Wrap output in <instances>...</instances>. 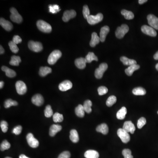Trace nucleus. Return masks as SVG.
<instances>
[{
  "mask_svg": "<svg viewBox=\"0 0 158 158\" xmlns=\"http://www.w3.org/2000/svg\"><path fill=\"white\" fill-rule=\"evenodd\" d=\"M37 27L40 31L45 33H49L52 32V27L48 23L42 20H39L37 23Z\"/></svg>",
  "mask_w": 158,
  "mask_h": 158,
  "instance_id": "f257e3e1",
  "label": "nucleus"
},
{
  "mask_svg": "<svg viewBox=\"0 0 158 158\" xmlns=\"http://www.w3.org/2000/svg\"><path fill=\"white\" fill-rule=\"evenodd\" d=\"M62 56L61 51L59 50H55L51 53L48 57V62L50 65L55 64Z\"/></svg>",
  "mask_w": 158,
  "mask_h": 158,
  "instance_id": "f03ea898",
  "label": "nucleus"
},
{
  "mask_svg": "<svg viewBox=\"0 0 158 158\" xmlns=\"http://www.w3.org/2000/svg\"><path fill=\"white\" fill-rule=\"evenodd\" d=\"M129 30V26L127 25L122 24L117 28L115 33L116 37L118 39L122 38Z\"/></svg>",
  "mask_w": 158,
  "mask_h": 158,
  "instance_id": "7ed1b4c3",
  "label": "nucleus"
},
{
  "mask_svg": "<svg viewBox=\"0 0 158 158\" xmlns=\"http://www.w3.org/2000/svg\"><path fill=\"white\" fill-rule=\"evenodd\" d=\"M11 15L10 19L11 21L17 23H20L23 21L22 16L19 14L17 10L14 8H11L10 10Z\"/></svg>",
  "mask_w": 158,
  "mask_h": 158,
  "instance_id": "20e7f679",
  "label": "nucleus"
},
{
  "mask_svg": "<svg viewBox=\"0 0 158 158\" xmlns=\"http://www.w3.org/2000/svg\"><path fill=\"white\" fill-rule=\"evenodd\" d=\"M108 67V66L106 63H101L98 68H97L95 70L94 73L95 77L98 79H101L103 76L104 72L107 70Z\"/></svg>",
  "mask_w": 158,
  "mask_h": 158,
  "instance_id": "39448f33",
  "label": "nucleus"
},
{
  "mask_svg": "<svg viewBox=\"0 0 158 158\" xmlns=\"http://www.w3.org/2000/svg\"><path fill=\"white\" fill-rule=\"evenodd\" d=\"M103 19V15L102 13H98L96 15H90L87 21L89 24L95 25L101 22Z\"/></svg>",
  "mask_w": 158,
  "mask_h": 158,
  "instance_id": "423d86ee",
  "label": "nucleus"
},
{
  "mask_svg": "<svg viewBox=\"0 0 158 158\" xmlns=\"http://www.w3.org/2000/svg\"><path fill=\"white\" fill-rule=\"evenodd\" d=\"M117 135L123 143H127L130 141L131 137L129 133L126 131L123 128H120L118 130Z\"/></svg>",
  "mask_w": 158,
  "mask_h": 158,
  "instance_id": "0eeeda50",
  "label": "nucleus"
},
{
  "mask_svg": "<svg viewBox=\"0 0 158 158\" xmlns=\"http://www.w3.org/2000/svg\"><path fill=\"white\" fill-rule=\"evenodd\" d=\"M28 47L31 51L38 52L43 50V45L41 42L30 41L28 43Z\"/></svg>",
  "mask_w": 158,
  "mask_h": 158,
  "instance_id": "6e6552de",
  "label": "nucleus"
},
{
  "mask_svg": "<svg viewBox=\"0 0 158 158\" xmlns=\"http://www.w3.org/2000/svg\"><path fill=\"white\" fill-rule=\"evenodd\" d=\"M26 138L28 144L30 147L36 148L39 146V142L34 137V136L32 133H29L26 136Z\"/></svg>",
  "mask_w": 158,
  "mask_h": 158,
  "instance_id": "1a4fd4ad",
  "label": "nucleus"
},
{
  "mask_svg": "<svg viewBox=\"0 0 158 158\" xmlns=\"http://www.w3.org/2000/svg\"><path fill=\"white\" fill-rule=\"evenodd\" d=\"M15 88L18 94L23 95L27 91V87L23 81H18L15 84Z\"/></svg>",
  "mask_w": 158,
  "mask_h": 158,
  "instance_id": "9d476101",
  "label": "nucleus"
},
{
  "mask_svg": "<svg viewBox=\"0 0 158 158\" xmlns=\"http://www.w3.org/2000/svg\"><path fill=\"white\" fill-rule=\"evenodd\" d=\"M141 31L145 34L151 37H155L157 36V32L151 26L144 25L141 28Z\"/></svg>",
  "mask_w": 158,
  "mask_h": 158,
  "instance_id": "9b49d317",
  "label": "nucleus"
},
{
  "mask_svg": "<svg viewBox=\"0 0 158 158\" xmlns=\"http://www.w3.org/2000/svg\"><path fill=\"white\" fill-rule=\"evenodd\" d=\"M148 23L151 27L158 30V18L155 15L150 14L147 16Z\"/></svg>",
  "mask_w": 158,
  "mask_h": 158,
  "instance_id": "f8f14e48",
  "label": "nucleus"
},
{
  "mask_svg": "<svg viewBox=\"0 0 158 158\" xmlns=\"http://www.w3.org/2000/svg\"><path fill=\"white\" fill-rule=\"evenodd\" d=\"M76 15V13L74 10H67L65 11L63 14L62 20L65 22H67L71 19L74 18Z\"/></svg>",
  "mask_w": 158,
  "mask_h": 158,
  "instance_id": "ddd939ff",
  "label": "nucleus"
},
{
  "mask_svg": "<svg viewBox=\"0 0 158 158\" xmlns=\"http://www.w3.org/2000/svg\"><path fill=\"white\" fill-rule=\"evenodd\" d=\"M123 129L128 133L130 132L131 134H133L135 133L136 128L134 123L131 121H127L124 123Z\"/></svg>",
  "mask_w": 158,
  "mask_h": 158,
  "instance_id": "4468645a",
  "label": "nucleus"
},
{
  "mask_svg": "<svg viewBox=\"0 0 158 158\" xmlns=\"http://www.w3.org/2000/svg\"><path fill=\"white\" fill-rule=\"evenodd\" d=\"M72 84L70 80H66L61 83L58 86V88L61 91H65L72 88Z\"/></svg>",
  "mask_w": 158,
  "mask_h": 158,
  "instance_id": "2eb2a0df",
  "label": "nucleus"
},
{
  "mask_svg": "<svg viewBox=\"0 0 158 158\" xmlns=\"http://www.w3.org/2000/svg\"><path fill=\"white\" fill-rule=\"evenodd\" d=\"M32 102L35 105L40 106L43 104L44 99L43 97L40 94H36L32 98Z\"/></svg>",
  "mask_w": 158,
  "mask_h": 158,
  "instance_id": "dca6fc26",
  "label": "nucleus"
},
{
  "mask_svg": "<svg viewBox=\"0 0 158 158\" xmlns=\"http://www.w3.org/2000/svg\"><path fill=\"white\" fill-rule=\"evenodd\" d=\"M0 25L7 31H11L13 28V25L11 23L3 18H1Z\"/></svg>",
  "mask_w": 158,
  "mask_h": 158,
  "instance_id": "f3484780",
  "label": "nucleus"
},
{
  "mask_svg": "<svg viewBox=\"0 0 158 158\" xmlns=\"http://www.w3.org/2000/svg\"><path fill=\"white\" fill-rule=\"evenodd\" d=\"M109 30L110 29L107 25L103 26L101 28L100 32V39L101 42H103L105 41L106 37L108 33H109Z\"/></svg>",
  "mask_w": 158,
  "mask_h": 158,
  "instance_id": "a211bd4d",
  "label": "nucleus"
},
{
  "mask_svg": "<svg viewBox=\"0 0 158 158\" xmlns=\"http://www.w3.org/2000/svg\"><path fill=\"white\" fill-rule=\"evenodd\" d=\"M62 129V127L61 125L53 124L51 126L49 130V135L51 137L55 136L58 132L61 131Z\"/></svg>",
  "mask_w": 158,
  "mask_h": 158,
  "instance_id": "6ab92c4d",
  "label": "nucleus"
},
{
  "mask_svg": "<svg viewBox=\"0 0 158 158\" xmlns=\"http://www.w3.org/2000/svg\"><path fill=\"white\" fill-rule=\"evenodd\" d=\"M86 63H87L85 58H76L75 61V64L76 67L79 69H84L86 66Z\"/></svg>",
  "mask_w": 158,
  "mask_h": 158,
  "instance_id": "aec40b11",
  "label": "nucleus"
},
{
  "mask_svg": "<svg viewBox=\"0 0 158 158\" xmlns=\"http://www.w3.org/2000/svg\"><path fill=\"white\" fill-rule=\"evenodd\" d=\"M100 37L98 36L97 33L93 32L91 35V41L90 42V45L91 47H94L100 42Z\"/></svg>",
  "mask_w": 158,
  "mask_h": 158,
  "instance_id": "412c9836",
  "label": "nucleus"
},
{
  "mask_svg": "<svg viewBox=\"0 0 158 158\" xmlns=\"http://www.w3.org/2000/svg\"><path fill=\"white\" fill-rule=\"evenodd\" d=\"M139 65H137V64H135V65L129 66L127 69L125 70V73L127 75L131 76L132 75L135 71L139 70Z\"/></svg>",
  "mask_w": 158,
  "mask_h": 158,
  "instance_id": "4be33fe9",
  "label": "nucleus"
},
{
  "mask_svg": "<svg viewBox=\"0 0 158 158\" xmlns=\"http://www.w3.org/2000/svg\"><path fill=\"white\" fill-rule=\"evenodd\" d=\"M99 156L98 153L94 150H89L86 151L84 157L86 158H98Z\"/></svg>",
  "mask_w": 158,
  "mask_h": 158,
  "instance_id": "5701e85b",
  "label": "nucleus"
},
{
  "mask_svg": "<svg viewBox=\"0 0 158 158\" xmlns=\"http://www.w3.org/2000/svg\"><path fill=\"white\" fill-rule=\"evenodd\" d=\"M96 131L98 132L102 133L103 135H107L108 133V127L106 124L102 123L97 127Z\"/></svg>",
  "mask_w": 158,
  "mask_h": 158,
  "instance_id": "b1692460",
  "label": "nucleus"
},
{
  "mask_svg": "<svg viewBox=\"0 0 158 158\" xmlns=\"http://www.w3.org/2000/svg\"><path fill=\"white\" fill-rule=\"evenodd\" d=\"M1 70L5 72L6 75L8 77L12 78L16 76V72L15 71L11 69H9L5 66H3L1 67Z\"/></svg>",
  "mask_w": 158,
  "mask_h": 158,
  "instance_id": "393cba45",
  "label": "nucleus"
},
{
  "mask_svg": "<svg viewBox=\"0 0 158 158\" xmlns=\"http://www.w3.org/2000/svg\"><path fill=\"white\" fill-rule=\"evenodd\" d=\"M70 139L74 143H77L79 141V137L78 132L75 129L72 130L70 132Z\"/></svg>",
  "mask_w": 158,
  "mask_h": 158,
  "instance_id": "a878e982",
  "label": "nucleus"
},
{
  "mask_svg": "<svg viewBox=\"0 0 158 158\" xmlns=\"http://www.w3.org/2000/svg\"><path fill=\"white\" fill-rule=\"evenodd\" d=\"M121 61L124 65L131 66L132 65L137 64V62L134 59H129L125 56H122L121 58Z\"/></svg>",
  "mask_w": 158,
  "mask_h": 158,
  "instance_id": "bb28decb",
  "label": "nucleus"
},
{
  "mask_svg": "<svg viewBox=\"0 0 158 158\" xmlns=\"http://www.w3.org/2000/svg\"><path fill=\"white\" fill-rule=\"evenodd\" d=\"M127 113V109L125 107H123L118 111L116 113V117L118 120H123L125 118Z\"/></svg>",
  "mask_w": 158,
  "mask_h": 158,
  "instance_id": "cd10ccee",
  "label": "nucleus"
},
{
  "mask_svg": "<svg viewBox=\"0 0 158 158\" xmlns=\"http://www.w3.org/2000/svg\"><path fill=\"white\" fill-rule=\"evenodd\" d=\"M85 110L84 109L83 105L81 104H79V105L76 108L75 113L77 116L79 117H84L85 115Z\"/></svg>",
  "mask_w": 158,
  "mask_h": 158,
  "instance_id": "c85d7f7f",
  "label": "nucleus"
},
{
  "mask_svg": "<svg viewBox=\"0 0 158 158\" xmlns=\"http://www.w3.org/2000/svg\"><path fill=\"white\" fill-rule=\"evenodd\" d=\"M121 13L124 16V18L126 19L131 20L134 19L135 15L133 12L126 10L123 9L121 11Z\"/></svg>",
  "mask_w": 158,
  "mask_h": 158,
  "instance_id": "c756f323",
  "label": "nucleus"
},
{
  "mask_svg": "<svg viewBox=\"0 0 158 158\" xmlns=\"http://www.w3.org/2000/svg\"><path fill=\"white\" fill-rule=\"evenodd\" d=\"M52 70L50 67H41L40 69L39 74L42 76H45L52 72Z\"/></svg>",
  "mask_w": 158,
  "mask_h": 158,
  "instance_id": "7c9ffc66",
  "label": "nucleus"
},
{
  "mask_svg": "<svg viewBox=\"0 0 158 158\" xmlns=\"http://www.w3.org/2000/svg\"><path fill=\"white\" fill-rule=\"evenodd\" d=\"M132 92L135 95H144L146 93V90L142 87L135 88L132 90Z\"/></svg>",
  "mask_w": 158,
  "mask_h": 158,
  "instance_id": "2f4dec72",
  "label": "nucleus"
},
{
  "mask_svg": "<svg viewBox=\"0 0 158 158\" xmlns=\"http://www.w3.org/2000/svg\"><path fill=\"white\" fill-rule=\"evenodd\" d=\"M87 63H90L93 60L98 61V57L95 56L94 53L90 52L88 53L87 56L85 57Z\"/></svg>",
  "mask_w": 158,
  "mask_h": 158,
  "instance_id": "473e14b6",
  "label": "nucleus"
},
{
  "mask_svg": "<svg viewBox=\"0 0 158 158\" xmlns=\"http://www.w3.org/2000/svg\"><path fill=\"white\" fill-rule=\"evenodd\" d=\"M21 62V59L19 56H11L9 64L11 66H18Z\"/></svg>",
  "mask_w": 158,
  "mask_h": 158,
  "instance_id": "72a5a7b5",
  "label": "nucleus"
},
{
  "mask_svg": "<svg viewBox=\"0 0 158 158\" xmlns=\"http://www.w3.org/2000/svg\"><path fill=\"white\" fill-rule=\"evenodd\" d=\"M92 105V102L90 100H88L85 101L84 105H83L85 112L88 113H90L92 111V109H91Z\"/></svg>",
  "mask_w": 158,
  "mask_h": 158,
  "instance_id": "f704fd0d",
  "label": "nucleus"
},
{
  "mask_svg": "<svg viewBox=\"0 0 158 158\" xmlns=\"http://www.w3.org/2000/svg\"><path fill=\"white\" fill-rule=\"evenodd\" d=\"M17 105H18V102L16 101H14L11 99L6 100L4 104L5 108H9L11 106H16Z\"/></svg>",
  "mask_w": 158,
  "mask_h": 158,
  "instance_id": "c9c22d12",
  "label": "nucleus"
},
{
  "mask_svg": "<svg viewBox=\"0 0 158 158\" xmlns=\"http://www.w3.org/2000/svg\"><path fill=\"white\" fill-rule=\"evenodd\" d=\"M117 99L116 96H114V95H112V96L109 97V98H108L107 100L106 101L107 106L108 107H111L114 104L116 103V102Z\"/></svg>",
  "mask_w": 158,
  "mask_h": 158,
  "instance_id": "e433bc0d",
  "label": "nucleus"
},
{
  "mask_svg": "<svg viewBox=\"0 0 158 158\" xmlns=\"http://www.w3.org/2000/svg\"><path fill=\"white\" fill-rule=\"evenodd\" d=\"M53 120L55 123L61 122L63 121V115L58 112H56L53 116Z\"/></svg>",
  "mask_w": 158,
  "mask_h": 158,
  "instance_id": "4c0bfd02",
  "label": "nucleus"
},
{
  "mask_svg": "<svg viewBox=\"0 0 158 158\" xmlns=\"http://www.w3.org/2000/svg\"><path fill=\"white\" fill-rule=\"evenodd\" d=\"M53 115V112L50 105H48L45 108L44 110V115L46 117H51Z\"/></svg>",
  "mask_w": 158,
  "mask_h": 158,
  "instance_id": "58836bf2",
  "label": "nucleus"
},
{
  "mask_svg": "<svg viewBox=\"0 0 158 158\" xmlns=\"http://www.w3.org/2000/svg\"><path fill=\"white\" fill-rule=\"evenodd\" d=\"M9 46L10 49L11 50V52L14 53H17L19 51L18 46L16 45V44L15 43L12 41H11L9 43Z\"/></svg>",
  "mask_w": 158,
  "mask_h": 158,
  "instance_id": "ea45409f",
  "label": "nucleus"
},
{
  "mask_svg": "<svg viewBox=\"0 0 158 158\" xmlns=\"http://www.w3.org/2000/svg\"><path fill=\"white\" fill-rule=\"evenodd\" d=\"M11 147L10 144L7 140H4L1 144V150L2 151L9 149Z\"/></svg>",
  "mask_w": 158,
  "mask_h": 158,
  "instance_id": "a19ab883",
  "label": "nucleus"
},
{
  "mask_svg": "<svg viewBox=\"0 0 158 158\" xmlns=\"http://www.w3.org/2000/svg\"><path fill=\"white\" fill-rule=\"evenodd\" d=\"M83 14L84 18L85 19H88V17L90 15V11L87 5H85L83 7Z\"/></svg>",
  "mask_w": 158,
  "mask_h": 158,
  "instance_id": "79ce46f5",
  "label": "nucleus"
},
{
  "mask_svg": "<svg viewBox=\"0 0 158 158\" xmlns=\"http://www.w3.org/2000/svg\"><path fill=\"white\" fill-rule=\"evenodd\" d=\"M146 123V120L144 117H141L138 120L137 127L139 129H141Z\"/></svg>",
  "mask_w": 158,
  "mask_h": 158,
  "instance_id": "37998d69",
  "label": "nucleus"
},
{
  "mask_svg": "<svg viewBox=\"0 0 158 158\" xmlns=\"http://www.w3.org/2000/svg\"><path fill=\"white\" fill-rule=\"evenodd\" d=\"M123 155L124 158H133V155H131V151L129 149H124L122 151Z\"/></svg>",
  "mask_w": 158,
  "mask_h": 158,
  "instance_id": "c03bdc74",
  "label": "nucleus"
},
{
  "mask_svg": "<svg viewBox=\"0 0 158 158\" xmlns=\"http://www.w3.org/2000/svg\"><path fill=\"white\" fill-rule=\"evenodd\" d=\"M98 91L99 95H103L106 94L108 92V89L106 87H104V86H101L98 88Z\"/></svg>",
  "mask_w": 158,
  "mask_h": 158,
  "instance_id": "a18cd8bd",
  "label": "nucleus"
},
{
  "mask_svg": "<svg viewBox=\"0 0 158 158\" xmlns=\"http://www.w3.org/2000/svg\"><path fill=\"white\" fill-rule=\"evenodd\" d=\"M0 126L1 127V130L4 133H6L8 130V123L5 121H2L1 122Z\"/></svg>",
  "mask_w": 158,
  "mask_h": 158,
  "instance_id": "49530a36",
  "label": "nucleus"
},
{
  "mask_svg": "<svg viewBox=\"0 0 158 158\" xmlns=\"http://www.w3.org/2000/svg\"><path fill=\"white\" fill-rule=\"evenodd\" d=\"M22 131V127L20 125L17 126L15 127L12 131V133L15 134V135H19L21 134Z\"/></svg>",
  "mask_w": 158,
  "mask_h": 158,
  "instance_id": "de8ad7c7",
  "label": "nucleus"
},
{
  "mask_svg": "<svg viewBox=\"0 0 158 158\" xmlns=\"http://www.w3.org/2000/svg\"><path fill=\"white\" fill-rule=\"evenodd\" d=\"M70 153L68 151H63L59 155L58 158H70Z\"/></svg>",
  "mask_w": 158,
  "mask_h": 158,
  "instance_id": "09e8293b",
  "label": "nucleus"
},
{
  "mask_svg": "<svg viewBox=\"0 0 158 158\" xmlns=\"http://www.w3.org/2000/svg\"><path fill=\"white\" fill-rule=\"evenodd\" d=\"M22 41V39L19 36H18V35H15V36H14L13 40H12V42H14L16 44L20 43Z\"/></svg>",
  "mask_w": 158,
  "mask_h": 158,
  "instance_id": "8fccbe9b",
  "label": "nucleus"
},
{
  "mask_svg": "<svg viewBox=\"0 0 158 158\" xmlns=\"http://www.w3.org/2000/svg\"><path fill=\"white\" fill-rule=\"evenodd\" d=\"M49 11L50 12H52V13H53V14L57 13L56 11L54 9V8L53 7V6L52 5H49Z\"/></svg>",
  "mask_w": 158,
  "mask_h": 158,
  "instance_id": "3c124183",
  "label": "nucleus"
},
{
  "mask_svg": "<svg viewBox=\"0 0 158 158\" xmlns=\"http://www.w3.org/2000/svg\"><path fill=\"white\" fill-rule=\"evenodd\" d=\"M4 52H5V50L2 47V46L1 45L0 46V54L1 55H2V54H4Z\"/></svg>",
  "mask_w": 158,
  "mask_h": 158,
  "instance_id": "603ef678",
  "label": "nucleus"
},
{
  "mask_svg": "<svg viewBox=\"0 0 158 158\" xmlns=\"http://www.w3.org/2000/svg\"><path fill=\"white\" fill-rule=\"evenodd\" d=\"M147 0H139V1H138V2H139V4H140V5H142V4L145 3V2H147Z\"/></svg>",
  "mask_w": 158,
  "mask_h": 158,
  "instance_id": "864d4df0",
  "label": "nucleus"
},
{
  "mask_svg": "<svg viewBox=\"0 0 158 158\" xmlns=\"http://www.w3.org/2000/svg\"><path fill=\"white\" fill-rule=\"evenodd\" d=\"M154 58L155 60H158V51L156 52L155 54L154 55Z\"/></svg>",
  "mask_w": 158,
  "mask_h": 158,
  "instance_id": "5fc2aeb1",
  "label": "nucleus"
},
{
  "mask_svg": "<svg viewBox=\"0 0 158 158\" xmlns=\"http://www.w3.org/2000/svg\"><path fill=\"white\" fill-rule=\"evenodd\" d=\"M19 158H29V157H27V156H25V155L22 154L21 155H20L19 156Z\"/></svg>",
  "mask_w": 158,
  "mask_h": 158,
  "instance_id": "6e6d98bb",
  "label": "nucleus"
},
{
  "mask_svg": "<svg viewBox=\"0 0 158 158\" xmlns=\"http://www.w3.org/2000/svg\"><path fill=\"white\" fill-rule=\"evenodd\" d=\"M4 84V82L3 81H1V82H0V88L1 89L3 88Z\"/></svg>",
  "mask_w": 158,
  "mask_h": 158,
  "instance_id": "4d7b16f0",
  "label": "nucleus"
},
{
  "mask_svg": "<svg viewBox=\"0 0 158 158\" xmlns=\"http://www.w3.org/2000/svg\"><path fill=\"white\" fill-rule=\"evenodd\" d=\"M155 68H156V70L158 71V63H157L156 66H155Z\"/></svg>",
  "mask_w": 158,
  "mask_h": 158,
  "instance_id": "13d9d810",
  "label": "nucleus"
},
{
  "mask_svg": "<svg viewBox=\"0 0 158 158\" xmlns=\"http://www.w3.org/2000/svg\"><path fill=\"white\" fill-rule=\"evenodd\" d=\"M5 158H11V157H5Z\"/></svg>",
  "mask_w": 158,
  "mask_h": 158,
  "instance_id": "bf43d9fd",
  "label": "nucleus"
},
{
  "mask_svg": "<svg viewBox=\"0 0 158 158\" xmlns=\"http://www.w3.org/2000/svg\"><path fill=\"white\" fill-rule=\"evenodd\" d=\"M157 113H158V112H157Z\"/></svg>",
  "mask_w": 158,
  "mask_h": 158,
  "instance_id": "052dcab7",
  "label": "nucleus"
}]
</instances>
